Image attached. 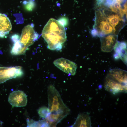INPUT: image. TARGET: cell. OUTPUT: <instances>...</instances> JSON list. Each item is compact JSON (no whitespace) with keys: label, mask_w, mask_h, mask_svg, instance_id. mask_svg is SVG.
I'll return each mask as SVG.
<instances>
[{"label":"cell","mask_w":127,"mask_h":127,"mask_svg":"<svg viewBox=\"0 0 127 127\" xmlns=\"http://www.w3.org/2000/svg\"><path fill=\"white\" fill-rule=\"evenodd\" d=\"M100 37L101 51L106 52L111 51L117 41V36L115 35H108Z\"/></svg>","instance_id":"obj_8"},{"label":"cell","mask_w":127,"mask_h":127,"mask_svg":"<svg viewBox=\"0 0 127 127\" xmlns=\"http://www.w3.org/2000/svg\"><path fill=\"white\" fill-rule=\"evenodd\" d=\"M12 29L10 20L5 15L0 14V37L4 38Z\"/></svg>","instance_id":"obj_9"},{"label":"cell","mask_w":127,"mask_h":127,"mask_svg":"<svg viewBox=\"0 0 127 127\" xmlns=\"http://www.w3.org/2000/svg\"><path fill=\"white\" fill-rule=\"evenodd\" d=\"M103 20H100L99 23L98 28L99 30L98 36L101 37L113 32L115 33L112 27L108 20L105 19Z\"/></svg>","instance_id":"obj_12"},{"label":"cell","mask_w":127,"mask_h":127,"mask_svg":"<svg viewBox=\"0 0 127 127\" xmlns=\"http://www.w3.org/2000/svg\"><path fill=\"white\" fill-rule=\"evenodd\" d=\"M39 115L41 118H45L50 114V111L48 108L45 106L40 107L38 110Z\"/></svg>","instance_id":"obj_16"},{"label":"cell","mask_w":127,"mask_h":127,"mask_svg":"<svg viewBox=\"0 0 127 127\" xmlns=\"http://www.w3.org/2000/svg\"><path fill=\"white\" fill-rule=\"evenodd\" d=\"M53 64L55 66L67 73L73 75L75 74L77 65L73 62L61 58L55 60Z\"/></svg>","instance_id":"obj_6"},{"label":"cell","mask_w":127,"mask_h":127,"mask_svg":"<svg viewBox=\"0 0 127 127\" xmlns=\"http://www.w3.org/2000/svg\"><path fill=\"white\" fill-rule=\"evenodd\" d=\"M23 74L22 67L20 66L0 67V84L9 79L21 76Z\"/></svg>","instance_id":"obj_4"},{"label":"cell","mask_w":127,"mask_h":127,"mask_svg":"<svg viewBox=\"0 0 127 127\" xmlns=\"http://www.w3.org/2000/svg\"><path fill=\"white\" fill-rule=\"evenodd\" d=\"M91 33L92 36L94 37H96L98 35V32L97 29H94L92 30L91 32Z\"/></svg>","instance_id":"obj_20"},{"label":"cell","mask_w":127,"mask_h":127,"mask_svg":"<svg viewBox=\"0 0 127 127\" xmlns=\"http://www.w3.org/2000/svg\"><path fill=\"white\" fill-rule=\"evenodd\" d=\"M19 36L17 34H15L12 35L11 37V39L12 40L14 43L19 40Z\"/></svg>","instance_id":"obj_19"},{"label":"cell","mask_w":127,"mask_h":127,"mask_svg":"<svg viewBox=\"0 0 127 127\" xmlns=\"http://www.w3.org/2000/svg\"><path fill=\"white\" fill-rule=\"evenodd\" d=\"M48 93L49 114L65 118L69 114L70 110L64 103L58 91L50 85L48 87Z\"/></svg>","instance_id":"obj_3"},{"label":"cell","mask_w":127,"mask_h":127,"mask_svg":"<svg viewBox=\"0 0 127 127\" xmlns=\"http://www.w3.org/2000/svg\"><path fill=\"white\" fill-rule=\"evenodd\" d=\"M38 36V35L34 31L33 26L28 25L23 29L19 41L28 48L33 44Z\"/></svg>","instance_id":"obj_5"},{"label":"cell","mask_w":127,"mask_h":127,"mask_svg":"<svg viewBox=\"0 0 127 127\" xmlns=\"http://www.w3.org/2000/svg\"><path fill=\"white\" fill-rule=\"evenodd\" d=\"M58 21L61 24L64 26L66 25L67 24V19L65 18H61Z\"/></svg>","instance_id":"obj_18"},{"label":"cell","mask_w":127,"mask_h":127,"mask_svg":"<svg viewBox=\"0 0 127 127\" xmlns=\"http://www.w3.org/2000/svg\"><path fill=\"white\" fill-rule=\"evenodd\" d=\"M127 77L126 71L119 68L110 70L105 78V90L114 94L127 92Z\"/></svg>","instance_id":"obj_2"},{"label":"cell","mask_w":127,"mask_h":127,"mask_svg":"<svg viewBox=\"0 0 127 127\" xmlns=\"http://www.w3.org/2000/svg\"><path fill=\"white\" fill-rule=\"evenodd\" d=\"M127 44L125 42L117 41L113 48L116 53L126 64H127Z\"/></svg>","instance_id":"obj_11"},{"label":"cell","mask_w":127,"mask_h":127,"mask_svg":"<svg viewBox=\"0 0 127 127\" xmlns=\"http://www.w3.org/2000/svg\"><path fill=\"white\" fill-rule=\"evenodd\" d=\"M24 3L25 4V8L29 11H32L35 7V3L33 0H29L27 2L25 1Z\"/></svg>","instance_id":"obj_17"},{"label":"cell","mask_w":127,"mask_h":127,"mask_svg":"<svg viewBox=\"0 0 127 127\" xmlns=\"http://www.w3.org/2000/svg\"><path fill=\"white\" fill-rule=\"evenodd\" d=\"M8 101L12 106L16 107L25 106L27 103V99L26 94L22 91H14L10 94Z\"/></svg>","instance_id":"obj_7"},{"label":"cell","mask_w":127,"mask_h":127,"mask_svg":"<svg viewBox=\"0 0 127 127\" xmlns=\"http://www.w3.org/2000/svg\"><path fill=\"white\" fill-rule=\"evenodd\" d=\"M107 19L112 27L115 33L116 31L115 28L121 19L117 15L113 14L109 16Z\"/></svg>","instance_id":"obj_14"},{"label":"cell","mask_w":127,"mask_h":127,"mask_svg":"<svg viewBox=\"0 0 127 127\" xmlns=\"http://www.w3.org/2000/svg\"><path fill=\"white\" fill-rule=\"evenodd\" d=\"M122 1L119 0H116L114 1L113 4L110 6V8L113 12L117 13L120 12L122 10L121 8V3Z\"/></svg>","instance_id":"obj_15"},{"label":"cell","mask_w":127,"mask_h":127,"mask_svg":"<svg viewBox=\"0 0 127 127\" xmlns=\"http://www.w3.org/2000/svg\"><path fill=\"white\" fill-rule=\"evenodd\" d=\"M42 36L47 43L48 48L51 50H61L62 44L67 40L64 26L58 20L52 18L44 26Z\"/></svg>","instance_id":"obj_1"},{"label":"cell","mask_w":127,"mask_h":127,"mask_svg":"<svg viewBox=\"0 0 127 127\" xmlns=\"http://www.w3.org/2000/svg\"><path fill=\"white\" fill-rule=\"evenodd\" d=\"M72 127H91V123L89 113L85 112L79 114Z\"/></svg>","instance_id":"obj_10"},{"label":"cell","mask_w":127,"mask_h":127,"mask_svg":"<svg viewBox=\"0 0 127 127\" xmlns=\"http://www.w3.org/2000/svg\"><path fill=\"white\" fill-rule=\"evenodd\" d=\"M28 48L25 46L19 40L14 43L11 51V54L13 55H18L25 54Z\"/></svg>","instance_id":"obj_13"}]
</instances>
